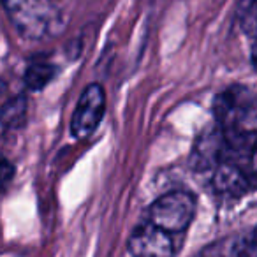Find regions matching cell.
Masks as SVG:
<instances>
[{"label": "cell", "instance_id": "8992f818", "mask_svg": "<svg viewBox=\"0 0 257 257\" xmlns=\"http://www.w3.org/2000/svg\"><path fill=\"white\" fill-rule=\"evenodd\" d=\"M211 185H213L215 192L220 196L238 199L252 190L253 175L231 159H222L211 169Z\"/></svg>", "mask_w": 257, "mask_h": 257}, {"label": "cell", "instance_id": "30bf717a", "mask_svg": "<svg viewBox=\"0 0 257 257\" xmlns=\"http://www.w3.org/2000/svg\"><path fill=\"white\" fill-rule=\"evenodd\" d=\"M227 253L231 255H250L253 257L257 253L255 248V232L248 231L246 234L239 236L238 239L231 243V248L227 250Z\"/></svg>", "mask_w": 257, "mask_h": 257}, {"label": "cell", "instance_id": "6da1fadb", "mask_svg": "<svg viewBox=\"0 0 257 257\" xmlns=\"http://www.w3.org/2000/svg\"><path fill=\"white\" fill-rule=\"evenodd\" d=\"M217 125L229 141H255V95L248 86L234 85L213 100Z\"/></svg>", "mask_w": 257, "mask_h": 257}, {"label": "cell", "instance_id": "7c38bea8", "mask_svg": "<svg viewBox=\"0 0 257 257\" xmlns=\"http://www.w3.org/2000/svg\"><path fill=\"white\" fill-rule=\"evenodd\" d=\"M13 176H15V166L6 155L0 154V189H6V185L11 182Z\"/></svg>", "mask_w": 257, "mask_h": 257}, {"label": "cell", "instance_id": "277c9868", "mask_svg": "<svg viewBox=\"0 0 257 257\" xmlns=\"http://www.w3.org/2000/svg\"><path fill=\"white\" fill-rule=\"evenodd\" d=\"M106 113V92L99 83L83 90L71 120V133L76 140H86L97 131Z\"/></svg>", "mask_w": 257, "mask_h": 257}, {"label": "cell", "instance_id": "4fadbf2b", "mask_svg": "<svg viewBox=\"0 0 257 257\" xmlns=\"http://www.w3.org/2000/svg\"><path fill=\"white\" fill-rule=\"evenodd\" d=\"M2 90H4V83L0 81V93H2Z\"/></svg>", "mask_w": 257, "mask_h": 257}, {"label": "cell", "instance_id": "7a4b0ae2", "mask_svg": "<svg viewBox=\"0 0 257 257\" xmlns=\"http://www.w3.org/2000/svg\"><path fill=\"white\" fill-rule=\"evenodd\" d=\"M15 29L32 41L46 39L58 25L60 13L53 0H0Z\"/></svg>", "mask_w": 257, "mask_h": 257}, {"label": "cell", "instance_id": "8fae6325", "mask_svg": "<svg viewBox=\"0 0 257 257\" xmlns=\"http://www.w3.org/2000/svg\"><path fill=\"white\" fill-rule=\"evenodd\" d=\"M239 18H241L243 29L246 27L248 34L252 36L255 29V0H241L239 6Z\"/></svg>", "mask_w": 257, "mask_h": 257}, {"label": "cell", "instance_id": "9c48e42d", "mask_svg": "<svg viewBox=\"0 0 257 257\" xmlns=\"http://www.w3.org/2000/svg\"><path fill=\"white\" fill-rule=\"evenodd\" d=\"M27 97L16 95L9 99L0 109V125L4 128H20L27 118Z\"/></svg>", "mask_w": 257, "mask_h": 257}, {"label": "cell", "instance_id": "ba28073f", "mask_svg": "<svg viewBox=\"0 0 257 257\" xmlns=\"http://www.w3.org/2000/svg\"><path fill=\"white\" fill-rule=\"evenodd\" d=\"M57 65L50 64V62H32L29 64L23 76L25 86L32 92H39L46 85H50L55 78H57Z\"/></svg>", "mask_w": 257, "mask_h": 257}, {"label": "cell", "instance_id": "5b68a950", "mask_svg": "<svg viewBox=\"0 0 257 257\" xmlns=\"http://www.w3.org/2000/svg\"><path fill=\"white\" fill-rule=\"evenodd\" d=\"M128 252L138 257H169L175 253L171 232L157 227L152 222L138 225L127 243Z\"/></svg>", "mask_w": 257, "mask_h": 257}, {"label": "cell", "instance_id": "3957f363", "mask_svg": "<svg viewBox=\"0 0 257 257\" xmlns=\"http://www.w3.org/2000/svg\"><path fill=\"white\" fill-rule=\"evenodd\" d=\"M197 199L189 190H173L159 199H155L148 208V222L168 232H182L190 225L196 217Z\"/></svg>", "mask_w": 257, "mask_h": 257}, {"label": "cell", "instance_id": "52a82bcc", "mask_svg": "<svg viewBox=\"0 0 257 257\" xmlns=\"http://www.w3.org/2000/svg\"><path fill=\"white\" fill-rule=\"evenodd\" d=\"M227 141L218 125L206 128L194 145L192 166L197 171H211L225 157Z\"/></svg>", "mask_w": 257, "mask_h": 257}]
</instances>
